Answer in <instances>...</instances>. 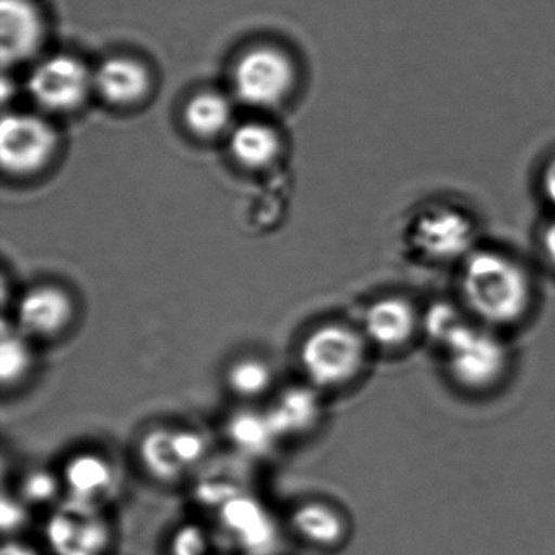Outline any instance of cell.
<instances>
[{
    "instance_id": "6da1fadb",
    "label": "cell",
    "mask_w": 555,
    "mask_h": 555,
    "mask_svg": "<svg viewBox=\"0 0 555 555\" xmlns=\"http://www.w3.org/2000/svg\"><path fill=\"white\" fill-rule=\"evenodd\" d=\"M461 288L467 307L483 323H513L529 304L525 271L500 253H470L464 262Z\"/></svg>"
},
{
    "instance_id": "7a4b0ae2",
    "label": "cell",
    "mask_w": 555,
    "mask_h": 555,
    "mask_svg": "<svg viewBox=\"0 0 555 555\" xmlns=\"http://www.w3.org/2000/svg\"><path fill=\"white\" fill-rule=\"evenodd\" d=\"M365 334L346 323H324L304 337L298 350L308 385L334 389L352 382L365 365Z\"/></svg>"
},
{
    "instance_id": "3957f363",
    "label": "cell",
    "mask_w": 555,
    "mask_h": 555,
    "mask_svg": "<svg viewBox=\"0 0 555 555\" xmlns=\"http://www.w3.org/2000/svg\"><path fill=\"white\" fill-rule=\"evenodd\" d=\"M451 375L467 388H483L495 382L505 369L502 343L489 331L461 323L441 344Z\"/></svg>"
},
{
    "instance_id": "277c9868",
    "label": "cell",
    "mask_w": 555,
    "mask_h": 555,
    "mask_svg": "<svg viewBox=\"0 0 555 555\" xmlns=\"http://www.w3.org/2000/svg\"><path fill=\"white\" fill-rule=\"evenodd\" d=\"M76 320V298L60 284L31 285L14 305V326L34 343L61 339Z\"/></svg>"
},
{
    "instance_id": "5b68a950",
    "label": "cell",
    "mask_w": 555,
    "mask_h": 555,
    "mask_svg": "<svg viewBox=\"0 0 555 555\" xmlns=\"http://www.w3.org/2000/svg\"><path fill=\"white\" fill-rule=\"evenodd\" d=\"M295 69L282 51L255 48L240 57L233 70V89L243 103L258 108L279 105L294 86Z\"/></svg>"
},
{
    "instance_id": "8992f818",
    "label": "cell",
    "mask_w": 555,
    "mask_h": 555,
    "mask_svg": "<svg viewBox=\"0 0 555 555\" xmlns=\"http://www.w3.org/2000/svg\"><path fill=\"white\" fill-rule=\"evenodd\" d=\"M47 541L54 555H105L112 528L103 508L69 500L48 521Z\"/></svg>"
},
{
    "instance_id": "52a82bcc",
    "label": "cell",
    "mask_w": 555,
    "mask_h": 555,
    "mask_svg": "<svg viewBox=\"0 0 555 555\" xmlns=\"http://www.w3.org/2000/svg\"><path fill=\"white\" fill-rule=\"evenodd\" d=\"M57 135L44 119L25 113L4 116L0 157L5 170L28 175L41 170L56 151Z\"/></svg>"
},
{
    "instance_id": "ba28073f",
    "label": "cell",
    "mask_w": 555,
    "mask_h": 555,
    "mask_svg": "<svg viewBox=\"0 0 555 555\" xmlns=\"http://www.w3.org/2000/svg\"><path fill=\"white\" fill-rule=\"evenodd\" d=\"M93 89V74L73 56H54L31 73L28 90L38 105L51 112H69L82 105Z\"/></svg>"
},
{
    "instance_id": "9c48e42d",
    "label": "cell",
    "mask_w": 555,
    "mask_h": 555,
    "mask_svg": "<svg viewBox=\"0 0 555 555\" xmlns=\"http://www.w3.org/2000/svg\"><path fill=\"white\" fill-rule=\"evenodd\" d=\"M422 255L434 261H453L469 256L476 240L473 220L451 207H434L418 216L412 233Z\"/></svg>"
},
{
    "instance_id": "30bf717a",
    "label": "cell",
    "mask_w": 555,
    "mask_h": 555,
    "mask_svg": "<svg viewBox=\"0 0 555 555\" xmlns=\"http://www.w3.org/2000/svg\"><path fill=\"white\" fill-rule=\"evenodd\" d=\"M70 502L103 508L118 487V473L108 457L92 451L74 454L63 473Z\"/></svg>"
},
{
    "instance_id": "8fae6325",
    "label": "cell",
    "mask_w": 555,
    "mask_h": 555,
    "mask_svg": "<svg viewBox=\"0 0 555 555\" xmlns=\"http://www.w3.org/2000/svg\"><path fill=\"white\" fill-rule=\"evenodd\" d=\"M43 40V22L30 0H2L0 53L4 66L30 60Z\"/></svg>"
},
{
    "instance_id": "7c38bea8",
    "label": "cell",
    "mask_w": 555,
    "mask_h": 555,
    "mask_svg": "<svg viewBox=\"0 0 555 555\" xmlns=\"http://www.w3.org/2000/svg\"><path fill=\"white\" fill-rule=\"evenodd\" d=\"M417 327V314L404 298L388 297L370 305L363 317V334L379 347H399L408 343Z\"/></svg>"
},
{
    "instance_id": "4fadbf2b",
    "label": "cell",
    "mask_w": 555,
    "mask_h": 555,
    "mask_svg": "<svg viewBox=\"0 0 555 555\" xmlns=\"http://www.w3.org/2000/svg\"><path fill=\"white\" fill-rule=\"evenodd\" d=\"M320 392L314 386H291L279 392L268 414L279 437H300L317 427L321 418Z\"/></svg>"
},
{
    "instance_id": "5bb4252c",
    "label": "cell",
    "mask_w": 555,
    "mask_h": 555,
    "mask_svg": "<svg viewBox=\"0 0 555 555\" xmlns=\"http://www.w3.org/2000/svg\"><path fill=\"white\" fill-rule=\"evenodd\" d=\"M151 86L147 69L129 57H112L93 74V89L113 105H134Z\"/></svg>"
},
{
    "instance_id": "9a60e30c",
    "label": "cell",
    "mask_w": 555,
    "mask_h": 555,
    "mask_svg": "<svg viewBox=\"0 0 555 555\" xmlns=\"http://www.w3.org/2000/svg\"><path fill=\"white\" fill-rule=\"evenodd\" d=\"M292 529L305 542L320 548H334L344 541L346 519L336 506L321 500L301 503L291 516Z\"/></svg>"
},
{
    "instance_id": "2e32d148",
    "label": "cell",
    "mask_w": 555,
    "mask_h": 555,
    "mask_svg": "<svg viewBox=\"0 0 555 555\" xmlns=\"http://www.w3.org/2000/svg\"><path fill=\"white\" fill-rule=\"evenodd\" d=\"M220 518L227 531L246 548L262 547L274 534L268 513L248 496L235 495L230 499L220 509Z\"/></svg>"
},
{
    "instance_id": "e0dca14e",
    "label": "cell",
    "mask_w": 555,
    "mask_h": 555,
    "mask_svg": "<svg viewBox=\"0 0 555 555\" xmlns=\"http://www.w3.org/2000/svg\"><path fill=\"white\" fill-rule=\"evenodd\" d=\"M35 369L34 340L15 326H2L0 340V382L4 391L17 389L30 378Z\"/></svg>"
},
{
    "instance_id": "ac0fdd59",
    "label": "cell",
    "mask_w": 555,
    "mask_h": 555,
    "mask_svg": "<svg viewBox=\"0 0 555 555\" xmlns=\"http://www.w3.org/2000/svg\"><path fill=\"white\" fill-rule=\"evenodd\" d=\"M142 466L162 482H175L188 473L175 444L173 428H154L141 441Z\"/></svg>"
},
{
    "instance_id": "d6986e66",
    "label": "cell",
    "mask_w": 555,
    "mask_h": 555,
    "mask_svg": "<svg viewBox=\"0 0 555 555\" xmlns=\"http://www.w3.org/2000/svg\"><path fill=\"white\" fill-rule=\"evenodd\" d=\"M281 141L274 129L261 122H246L233 129L230 151L236 162L248 168H262L278 157Z\"/></svg>"
},
{
    "instance_id": "ffe728a7",
    "label": "cell",
    "mask_w": 555,
    "mask_h": 555,
    "mask_svg": "<svg viewBox=\"0 0 555 555\" xmlns=\"http://www.w3.org/2000/svg\"><path fill=\"white\" fill-rule=\"evenodd\" d=\"M229 437L243 453L261 456L281 440L268 411H243L233 415L229 424Z\"/></svg>"
},
{
    "instance_id": "44dd1931",
    "label": "cell",
    "mask_w": 555,
    "mask_h": 555,
    "mask_svg": "<svg viewBox=\"0 0 555 555\" xmlns=\"http://www.w3.org/2000/svg\"><path fill=\"white\" fill-rule=\"evenodd\" d=\"M184 118L194 134L201 138H214L227 131L232 122V105L220 93H199L188 103Z\"/></svg>"
},
{
    "instance_id": "7402d4cb",
    "label": "cell",
    "mask_w": 555,
    "mask_h": 555,
    "mask_svg": "<svg viewBox=\"0 0 555 555\" xmlns=\"http://www.w3.org/2000/svg\"><path fill=\"white\" fill-rule=\"evenodd\" d=\"M274 383V372L264 360L245 357L236 360L227 372V386L242 399H258L264 396Z\"/></svg>"
},
{
    "instance_id": "603a6c76",
    "label": "cell",
    "mask_w": 555,
    "mask_h": 555,
    "mask_svg": "<svg viewBox=\"0 0 555 555\" xmlns=\"http://www.w3.org/2000/svg\"><path fill=\"white\" fill-rule=\"evenodd\" d=\"M63 489V477L48 469H31L22 477L18 496L31 508L53 502Z\"/></svg>"
},
{
    "instance_id": "cb8c5ba5",
    "label": "cell",
    "mask_w": 555,
    "mask_h": 555,
    "mask_svg": "<svg viewBox=\"0 0 555 555\" xmlns=\"http://www.w3.org/2000/svg\"><path fill=\"white\" fill-rule=\"evenodd\" d=\"M173 431L175 444H177L181 463L188 470L194 469L197 464L203 463L207 450H209L206 438L194 428H173Z\"/></svg>"
},
{
    "instance_id": "d4e9b609",
    "label": "cell",
    "mask_w": 555,
    "mask_h": 555,
    "mask_svg": "<svg viewBox=\"0 0 555 555\" xmlns=\"http://www.w3.org/2000/svg\"><path fill=\"white\" fill-rule=\"evenodd\" d=\"M461 323L463 320L454 308L447 304H437L425 314L424 327L435 343L443 344Z\"/></svg>"
},
{
    "instance_id": "484cf974",
    "label": "cell",
    "mask_w": 555,
    "mask_h": 555,
    "mask_svg": "<svg viewBox=\"0 0 555 555\" xmlns=\"http://www.w3.org/2000/svg\"><path fill=\"white\" fill-rule=\"evenodd\" d=\"M30 519V506L21 499V496L2 495V505H0V521H2V531L5 535L18 534Z\"/></svg>"
},
{
    "instance_id": "4316f807",
    "label": "cell",
    "mask_w": 555,
    "mask_h": 555,
    "mask_svg": "<svg viewBox=\"0 0 555 555\" xmlns=\"http://www.w3.org/2000/svg\"><path fill=\"white\" fill-rule=\"evenodd\" d=\"M209 539L199 526H184L171 542L173 555H207Z\"/></svg>"
},
{
    "instance_id": "83f0119b",
    "label": "cell",
    "mask_w": 555,
    "mask_h": 555,
    "mask_svg": "<svg viewBox=\"0 0 555 555\" xmlns=\"http://www.w3.org/2000/svg\"><path fill=\"white\" fill-rule=\"evenodd\" d=\"M0 555H41L34 545L27 544V542L18 541V539H12L8 541L2 547V554Z\"/></svg>"
},
{
    "instance_id": "f1b7e54d",
    "label": "cell",
    "mask_w": 555,
    "mask_h": 555,
    "mask_svg": "<svg viewBox=\"0 0 555 555\" xmlns=\"http://www.w3.org/2000/svg\"><path fill=\"white\" fill-rule=\"evenodd\" d=\"M542 191L548 203L555 207V160L548 164L547 170L544 171L542 177Z\"/></svg>"
},
{
    "instance_id": "f546056e",
    "label": "cell",
    "mask_w": 555,
    "mask_h": 555,
    "mask_svg": "<svg viewBox=\"0 0 555 555\" xmlns=\"http://www.w3.org/2000/svg\"><path fill=\"white\" fill-rule=\"evenodd\" d=\"M542 243H544V251L547 255L548 261L555 268V219L545 229Z\"/></svg>"
}]
</instances>
